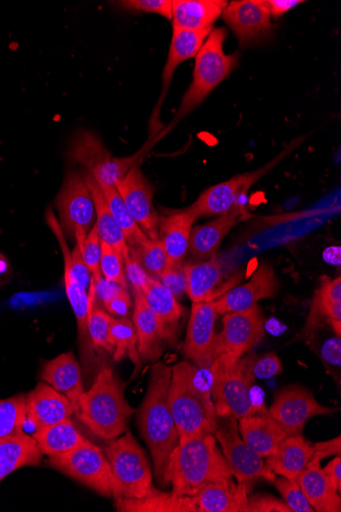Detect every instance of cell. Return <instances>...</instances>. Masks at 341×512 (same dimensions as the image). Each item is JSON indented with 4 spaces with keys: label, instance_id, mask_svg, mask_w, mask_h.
<instances>
[{
    "label": "cell",
    "instance_id": "obj_1",
    "mask_svg": "<svg viewBox=\"0 0 341 512\" xmlns=\"http://www.w3.org/2000/svg\"><path fill=\"white\" fill-rule=\"evenodd\" d=\"M171 371L169 404L179 439L215 435L218 415L211 396L210 369L183 361Z\"/></svg>",
    "mask_w": 341,
    "mask_h": 512
},
{
    "label": "cell",
    "instance_id": "obj_2",
    "mask_svg": "<svg viewBox=\"0 0 341 512\" xmlns=\"http://www.w3.org/2000/svg\"><path fill=\"white\" fill-rule=\"evenodd\" d=\"M171 376L170 366L160 362L153 365L148 393L138 412L141 436L151 450L156 478L164 487L170 483V456L179 443L169 404Z\"/></svg>",
    "mask_w": 341,
    "mask_h": 512
},
{
    "label": "cell",
    "instance_id": "obj_3",
    "mask_svg": "<svg viewBox=\"0 0 341 512\" xmlns=\"http://www.w3.org/2000/svg\"><path fill=\"white\" fill-rule=\"evenodd\" d=\"M168 472L173 492L190 497L211 483L233 477L212 434L179 439Z\"/></svg>",
    "mask_w": 341,
    "mask_h": 512
},
{
    "label": "cell",
    "instance_id": "obj_4",
    "mask_svg": "<svg viewBox=\"0 0 341 512\" xmlns=\"http://www.w3.org/2000/svg\"><path fill=\"white\" fill-rule=\"evenodd\" d=\"M134 411L113 370L104 368L80 397L75 415L95 436L113 441L127 432Z\"/></svg>",
    "mask_w": 341,
    "mask_h": 512
},
{
    "label": "cell",
    "instance_id": "obj_5",
    "mask_svg": "<svg viewBox=\"0 0 341 512\" xmlns=\"http://www.w3.org/2000/svg\"><path fill=\"white\" fill-rule=\"evenodd\" d=\"M210 377L218 417L231 416L235 420H241L269 411L264 404H257L253 400L255 378L250 368V355L242 356L232 363L214 359L210 367Z\"/></svg>",
    "mask_w": 341,
    "mask_h": 512
},
{
    "label": "cell",
    "instance_id": "obj_6",
    "mask_svg": "<svg viewBox=\"0 0 341 512\" xmlns=\"http://www.w3.org/2000/svg\"><path fill=\"white\" fill-rule=\"evenodd\" d=\"M227 31L217 28L207 38L196 57L193 79L180 105L177 120H181L200 106L210 93L237 67L239 55H226L224 43Z\"/></svg>",
    "mask_w": 341,
    "mask_h": 512
},
{
    "label": "cell",
    "instance_id": "obj_7",
    "mask_svg": "<svg viewBox=\"0 0 341 512\" xmlns=\"http://www.w3.org/2000/svg\"><path fill=\"white\" fill-rule=\"evenodd\" d=\"M106 455L117 485L115 499H140L153 491L149 458L130 432L113 440L106 448Z\"/></svg>",
    "mask_w": 341,
    "mask_h": 512
},
{
    "label": "cell",
    "instance_id": "obj_8",
    "mask_svg": "<svg viewBox=\"0 0 341 512\" xmlns=\"http://www.w3.org/2000/svg\"><path fill=\"white\" fill-rule=\"evenodd\" d=\"M55 469L68 475L95 492L116 496L117 485L110 461L104 451L86 440L67 454L50 457Z\"/></svg>",
    "mask_w": 341,
    "mask_h": 512
},
{
    "label": "cell",
    "instance_id": "obj_9",
    "mask_svg": "<svg viewBox=\"0 0 341 512\" xmlns=\"http://www.w3.org/2000/svg\"><path fill=\"white\" fill-rule=\"evenodd\" d=\"M215 437L220 442L230 472L238 483L245 484L251 490L252 485L260 479L275 482L276 475L269 469L263 457L239 436L235 418L218 417Z\"/></svg>",
    "mask_w": 341,
    "mask_h": 512
},
{
    "label": "cell",
    "instance_id": "obj_10",
    "mask_svg": "<svg viewBox=\"0 0 341 512\" xmlns=\"http://www.w3.org/2000/svg\"><path fill=\"white\" fill-rule=\"evenodd\" d=\"M223 324L222 333L216 336L214 359L228 363L252 351L264 335L265 319L258 305L225 314Z\"/></svg>",
    "mask_w": 341,
    "mask_h": 512
},
{
    "label": "cell",
    "instance_id": "obj_11",
    "mask_svg": "<svg viewBox=\"0 0 341 512\" xmlns=\"http://www.w3.org/2000/svg\"><path fill=\"white\" fill-rule=\"evenodd\" d=\"M69 158L85 167L100 185H115L134 166L137 156L113 158L99 137L81 130L74 136Z\"/></svg>",
    "mask_w": 341,
    "mask_h": 512
},
{
    "label": "cell",
    "instance_id": "obj_12",
    "mask_svg": "<svg viewBox=\"0 0 341 512\" xmlns=\"http://www.w3.org/2000/svg\"><path fill=\"white\" fill-rule=\"evenodd\" d=\"M338 410L320 404L309 390L290 386L276 395L269 413L286 436L292 437L302 436L312 417L332 415Z\"/></svg>",
    "mask_w": 341,
    "mask_h": 512
},
{
    "label": "cell",
    "instance_id": "obj_13",
    "mask_svg": "<svg viewBox=\"0 0 341 512\" xmlns=\"http://www.w3.org/2000/svg\"><path fill=\"white\" fill-rule=\"evenodd\" d=\"M61 227L66 235L75 240L76 234L88 235L96 219L92 195L84 176L71 171L57 197Z\"/></svg>",
    "mask_w": 341,
    "mask_h": 512
},
{
    "label": "cell",
    "instance_id": "obj_14",
    "mask_svg": "<svg viewBox=\"0 0 341 512\" xmlns=\"http://www.w3.org/2000/svg\"><path fill=\"white\" fill-rule=\"evenodd\" d=\"M131 216L146 237L159 240L160 216L153 205L154 189L137 166H133L116 184Z\"/></svg>",
    "mask_w": 341,
    "mask_h": 512
},
{
    "label": "cell",
    "instance_id": "obj_15",
    "mask_svg": "<svg viewBox=\"0 0 341 512\" xmlns=\"http://www.w3.org/2000/svg\"><path fill=\"white\" fill-rule=\"evenodd\" d=\"M275 159L269 165L253 172L240 174L216 184L205 191L190 207L197 217L220 216L237 207L238 200L246 195L252 186L279 162Z\"/></svg>",
    "mask_w": 341,
    "mask_h": 512
},
{
    "label": "cell",
    "instance_id": "obj_16",
    "mask_svg": "<svg viewBox=\"0 0 341 512\" xmlns=\"http://www.w3.org/2000/svg\"><path fill=\"white\" fill-rule=\"evenodd\" d=\"M215 301L193 303L184 343L186 357L201 369H210L214 360Z\"/></svg>",
    "mask_w": 341,
    "mask_h": 512
},
{
    "label": "cell",
    "instance_id": "obj_17",
    "mask_svg": "<svg viewBox=\"0 0 341 512\" xmlns=\"http://www.w3.org/2000/svg\"><path fill=\"white\" fill-rule=\"evenodd\" d=\"M222 18L242 46L262 41L274 28L267 0H234Z\"/></svg>",
    "mask_w": 341,
    "mask_h": 512
},
{
    "label": "cell",
    "instance_id": "obj_18",
    "mask_svg": "<svg viewBox=\"0 0 341 512\" xmlns=\"http://www.w3.org/2000/svg\"><path fill=\"white\" fill-rule=\"evenodd\" d=\"M278 281L271 265L263 263L253 273L250 282L226 292L215 301L218 314L246 311L258 302L276 296Z\"/></svg>",
    "mask_w": 341,
    "mask_h": 512
},
{
    "label": "cell",
    "instance_id": "obj_19",
    "mask_svg": "<svg viewBox=\"0 0 341 512\" xmlns=\"http://www.w3.org/2000/svg\"><path fill=\"white\" fill-rule=\"evenodd\" d=\"M27 418L37 429L71 420V401L46 383H39L26 395Z\"/></svg>",
    "mask_w": 341,
    "mask_h": 512
},
{
    "label": "cell",
    "instance_id": "obj_20",
    "mask_svg": "<svg viewBox=\"0 0 341 512\" xmlns=\"http://www.w3.org/2000/svg\"><path fill=\"white\" fill-rule=\"evenodd\" d=\"M142 294L158 322L163 341L175 345L178 339L180 322L184 315V308L157 278H151Z\"/></svg>",
    "mask_w": 341,
    "mask_h": 512
},
{
    "label": "cell",
    "instance_id": "obj_21",
    "mask_svg": "<svg viewBox=\"0 0 341 512\" xmlns=\"http://www.w3.org/2000/svg\"><path fill=\"white\" fill-rule=\"evenodd\" d=\"M242 215L241 208L237 207L204 225L192 227L188 252L200 260H210L215 257L223 240Z\"/></svg>",
    "mask_w": 341,
    "mask_h": 512
},
{
    "label": "cell",
    "instance_id": "obj_22",
    "mask_svg": "<svg viewBox=\"0 0 341 512\" xmlns=\"http://www.w3.org/2000/svg\"><path fill=\"white\" fill-rule=\"evenodd\" d=\"M41 379L71 401L75 414L85 388L80 364L73 353H64L46 362Z\"/></svg>",
    "mask_w": 341,
    "mask_h": 512
},
{
    "label": "cell",
    "instance_id": "obj_23",
    "mask_svg": "<svg viewBox=\"0 0 341 512\" xmlns=\"http://www.w3.org/2000/svg\"><path fill=\"white\" fill-rule=\"evenodd\" d=\"M227 5L226 0H172L173 30L213 28Z\"/></svg>",
    "mask_w": 341,
    "mask_h": 512
},
{
    "label": "cell",
    "instance_id": "obj_24",
    "mask_svg": "<svg viewBox=\"0 0 341 512\" xmlns=\"http://www.w3.org/2000/svg\"><path fill=\"white\" fill-rule=\"evenodd\" d=\"M249 491L245 484L225 479L211 483L193 497L198 512H247Z\"/></svg>",
    "mask_w": 341,
    "mask_h": 512
},
{
    "label": "cell",
    "instance_id": "obj_25",
    "mask_svg": "<svg viewBox=\"0 0 341 512\" xmlns=\"http://www.w3.org/2000/svg\"><path fill=\"white\" fill-rule=\"evenodd\" d=\"M313 454V444L304 437H286L268 456L266 463L275 475L297 480L312 460Z\"/></svg>",
    "mask_w": 341,
    "mask_h": 512
},
{
    "label": "cell",
    "instance_id": "obj_26",
    "mask_svg": "<svg viewBox=\"0 0 341 512\" xmlns=\"http://www.w3.org/2000/svg\"><path fill=\"white\" fill-rule=\"evenodd\" d=\"M197 219L191 207L160 218L159 240L166 250L168 263L183 264L188 253L190 232Z\"/></svg>",
    "mask_w": 341,
    "mask_h": 512
},
{
    "label": "cell",
    "instance_id": "obj_27",
    "mask_svg": "<svg viewBox=\"0 0 341 512\" xmlns=\"http://www.w3.org/2000/svg\"><path fill=\"white\" fill-rule=\"evenodd\" d=\"M133 323L137 333L138 352L144 362L156 361L164 352L163 341L158 322L141 291H135Z\"/></svg>",
    "mask_w": 341,
    "mask_h": 512
},
{
    "label": "cell",
    "instance_id": "obj_28",
    "mask_svg": "<svg viewBox=\"0 0 341 512\" xmlns=\"http://www.w3.org/2000/svg\"><path fill=\"white\" fill-rule=\"evenodd\" d=\"M319 460L312 458L297 482L309 502L319 512H340L341 497L334 485L321 469Z\"/></svg>",
    "mask_w": 341,
    "mask_h": 512
},
{
    "label": "cell",
    "instance_id": "obj_29",
    "mask_svg": "<svg viewBox=\"0 0 341 512\" xmlns=\"http://www.w3.org/2000/svg\"><path fill=\"white\" fill-rule=\"evenodd\" d=\"M238 431L243 441L261 457L270 456L287 437L269 411L241 418Z\"/></svg>",
    "mask_w": 341,
    "mask_h": 512
},
{
    "label": "cell",
    "instance_id": "obj_30",
    "mask_svg": "<svg viewBox=\"0 0 341 512\" xmlns=\"http://www.w3.org/2000/svg\"><path fill=\"white\" fill-rule=\"evenodd\" d=\"M213 30L214 27L199 31L173 30L169 55L163 71L161 103L163 99H165L166 93L178 66L189 59L197 57Z\"/></svg>",
    "mask_w": 341,
    "mask_h": 512
},
{
    "label": "cell",
    "instance_id": "obj_31",
    "mask_svg": "<svg viewBox=\"0 0 341 512\" xmlns=\"http://www.w3.org/2000/svg\"><path fill=\"white\" fill-rule=\"evenodd\" d=\"M43 454L33 437L23 433L0 439V482L24 467H37Z\"/></svg>",
    "mask_w": 341,
    "mask_h": 512
},
{
    "label": "cell",
    "instance_id": "obj_32",
    "mask_svg": "<svg viewBox=\"0 0 341 512\" xmlns=\"http://www.w3.org/2000/svg\"><path fill=\"white\" fill-rule=\"evenodd\" d=\"M184 270L187 277V295L192 303L214 301L219 296L217 289L222 282L223 270L216 258L184 265Z\"/></svg>",
    "mask_w": 341,
    "mask_h": 512
},
{
    "label": "cell",
    "instance_id": "obj_33",
    "mask_svg": "<svg viewBox=\"0 0 341 512\" xmlns=\"http://www.w3.org/2000/svg\"><path fill=\"white\" fill-rule=\"evenodd\" d=\"M84 178L94 201L96 214L94 226L97 234L102 242L125 255L129 251L128 243L123 230L110 211L99 182L87 172L84 174Z\"/></svg>",
    "mask_w": 341,
    "mask_h": 512
},
{
    "label": "cell",
    "instance_id": "obj_34",
    "mask_svg": "<svg viewBox=\"0 0 341 512\" xmlns=\"http://www.w3.org/2000/svg\"><path fill=\"white\" fill-rule=\"evenodd\" d=\"M116 508L123 512H198L194 497L165 493L157 488L140 499L118 498Z\"/></svg>",
    "mask_w": 341,
    "mask_h": 512
},
{
    "label": "cell",
    "instance_id": "obj_35",
    "mask_svg": "<svg viewBox=\"0 0 341 512\" xmlns=\"http://www.w3.org/2000/svg\"><path fill=\"white\" fill-rule=\"evenodd\" d=\"M32 437L41 453L48 457L67 454L87 440L71 420L37 429Z\"/></svg>",
    "mask_w": 341,
    "mask_h": 512
},
{
    "label": "cell",
    "instance_id": "obj_36",
    "mask_svg": "<svg viewBox=\"0 0 341 512\" xmlns=\"http://www.w3.org/2000/svg\"><path fill=\"white\" fill-rule=\"evenodd\" d=\"M95 281L91 277V284L88 290L89 313H88V333L92 347L99 350H105L114 353V345L111 337V328L114 316L97 306L95 294Z\"/></svg>",
    "mask_w": 341,
    "mask_h": 512
},
{
    "label": "cell",
    "instance_id": "obj_37",
    "mask_svg": "<svg viewBox=\"0 0 341 512\" xmlns=\"http://www.w3.org/2000/svg\"><path fill=\"white\" fill-rule=\"evenodd\" d=\"M100 186L110 211L124 232V236L129 248H135L148 242L150 239L146 237L144 232L140 229L134 218L131 216L120 194L118 193L116 186Z\"/></svg>",
    "mask_w": 341,
    "mask_h": 512
},
{
    "label": "cell",
    "instance_id": "obj_38",
    "mask_svg": "<svg viewBox=\"0 0 341 512\" xmlns=\"http://www.w3.org/2000/svg\"><path fill=\"white\" fill-rule=\"evenodd\" d=\"M111 337L114 345V359L119 362L129 357L136 370L140 368L141 359L138 352V339L133 321L127 317L114 318L111 328Z\"/></svg>",
    "mask_w": 341,
    "mask_h": 512
},
{
    "label": "cell",
    "instance_id": "obj_39",
    "mask_svg": "<svg viewBox=\"0 0 341 512\" xmlns=\"http://www.w3.org/2000/svg\"><path fill=\"white\" fill-rule=\"evenodd\" d=\"M26 420V395L0 400V439L23 434Z\"/></svg>",
    "mask_w": 341,
    "mask_h": 512
},
{
    "label": "cell",
    "instance_id": "obj_40",
    "mask_svg": "<svg viewBox=\"0 0 341 512\" xmlns=\"http://www.w3.org/2000/svg\"><path fill=\"white\" fill-rule=\"evenodd\" d=\"M64 281L68 300L77 319L80 340L84 348L92 346L88 333L89 296L88 292L78 285L74 278L65 271Z\"/></svg>",
    "mask_w": 341,
    "mask_h": 512
},
{
    "label": "cell",
    "instance_id": "obj_41",
    "mask_svg": "<svg viewBox=\"0 0 341 512\" xmlns=\"http://www.w3.org/2000/svg\"><path fill=\"white\" fill-rule=\"evenodd\" d=\"M129 250L144 270L154 278L158 279L167 266L168 256L160 240L150 239L145 244Z\"/></svg>",
    "mask_w": 341,
    "mask_h": 512
},
{
    "label": "cell",
    "instance_id": "obj_42",
    "mask_svg": "<svg viewBox=\"0 0 341 512\" xmlns=\"http://www.w3.org/2000/svg\"><path fill=\"white\" fill-rule=\"evenodd\" d=\"M101 271L107 281L127 289L123 254L107 243L102 242Z\"/></svg>",
    "mask_w": 341,
    "mask_h": 512
},
{
    "label": "cell",
    "instance_id": "obj_43",
    "mask_svg": "<svg viewBox=\"0 0 341 512\" xmlns=\"http://www.w3.org/2000/svg\"><path fill=\"white\" fill-rule=\"evenodd\" d=\"M274 483L291 512L315 511L297 480L282 477L276 479Z\"/></svg>",
    "mask_w": 341,
    "mask_h": 512
},
{
    "label": "cell",
    "instance_id": "obj_44",
    "mask_svg": "<svg viewBox=\"0 0 341 512\" xmlns=\"http://www.w3.org/2000/svg\"><path fill=\"white\" fill-rule=\"evenodd\" d=\"M82 255L95 283L103 278L101 271L102 241L95 226L91 228L82 246Z\"/></svg>",
    "mask_w": 341,
    "mask_h": 512
},
{
    "label": "cell",
    "instance_id": "obj_45",
    "mask_svg": "<svg viewBox=\"0 0 341 512\" xmlns=\"http://www.w3.org/2000/svg\"><path fill=\"white\" fill-rule=\"evenodd\" d=\"M116 4L132 13L157 14L172 20V0H123Z\"/></svg>",
    "mask_w": 341,
    "mask_h": 512
},
{
    "label": "cell",
    "instance_id": "obj_46",
    "mask_svg": "<svg viewBox=\"0 0 341 512\" xmlns=\"http://www.w3.org/2000/svg\"><path fill=\"white\" fill-rule=\"evenodd\" d=\"M158 279L175 298L180 299L187 294V277L183 264L167 263Z\"/></svg>",
    "mask_w": 341,
    "mask_h": 512
},
{
    "label": "cell",
    "instance_id": "obj_47",
    "mask_svg": "<svg viewBox=\"0 0 341 512\" xmlns=\"http://www.w3.org/2000/svg\"><path fill=\"white\" fill-rule=\"evenodd\" d=\"M250 368L255 379L267 380L282 372V363L275 353L250 355Z\"/></svg>",
    "mask_w": 341,
    "mask_h": 512
},
{
    "label": "cell",
    "instance_id": "obj_48",
    "mask_svg": "<svg viewBox=\"0 0 341 512\" xmlns=\"http://www.w3.org/2000/svg\"><path fill=\"white\" fill-rule=\"evenodd\" d=\"M127 282H130L133 290L143 291L151 281L152 276L144 270L140 263L133 257L130 250L123 255Z\"/></svg>",
    "mask_w": 341,
    "mask_h": 512
},
{
    "label": "cell",
    "instance_id": "obj_49",
    "mask_svg": "<svg viewBox=\"0 0 341 512\" xmlns=\"http://www.w3.org/2000/svg\"><path fill=\"white\" fill-rule=\"evenodd\" d=\"M247 512H291V510L282 500L266 494H257L249 497Z\"/></svg>",
    "mask_w": 341,
    "mask_h": 512
},
{
    "label": "cell",
    "instance_id": "obj_50",
    "mask_svg": "<svg viewBox=\"0 0 341 512\" xmlns=\"http://www.w3.org/2000/svg\"><path fill=\"white\" fill-rule=\"evenodd\" d=\"M103 304L109 314L120 318L126 317L132 308L130 294L128 290L124 288H121L117 294Z\"/></svg>",
    "mask_w": 341,
    "mask_h": 512
},
{
    "label": "cell",
    "instance_id": "obj_51",
    "mask_svg": "<svg viewBox=\"0 0 341 512\" xmlns=\"http://www.w3.org/2000/svg\"><path fill=\"white\" fill-rule=\"evenodd\" d=\"M314 446V459L321 461L332 455L340 456L341 453V438L340 436L325 442L316 443Z\"/></svg>",
    "mask_w": 341,
    "mask_h": 512
},
{
    "label": "cell",
    "instance_id": "obj_52",
    "mask_svg": "<svg viewBox=\"0 0 341 512\" xmlns=\"http://www.w3.org/2000/svg\"><path fill=\"white\" fill-rule=\"evenodd\" d=\"M321 357L331 365L340 366L341 363V340L332 338L324 343L321 349Z\"/></svg>",
    "mask_w": 341,
    "mask_h": 512
},
{
    "label": "cell",
    "instance_id": "obj_53",
    "mask_svg": "<svg viewBox=\"0 0 341 512\" xmlns=\"http://www.w3.org/2000/svg\"><path fill=\"white\" fill-rule=\"evenodd\" d=\"M301 4H304L302 0H267L272 18H278Z\"/></svg>",
    "mask_w": 341,
    "mask_h": 512
},
{
    "label": "cell",
    "instance_id": "obj_54",
    "mask_svg": "<svg viewBox=\"0 0 341 512\" xmlns=\"http://www.w3.org/2000/svg\"><path fill=\"white\" fill-rule=\"evenodd\" d=\"M338 493L341 491V458L336 456L323 470Z\"/></svg>",
    "mask_w": 341,
    "mask_h": 512
},
{
    "label": "cell",
    "instance_id": "obj_55",
    "mask_svg": "<svg viewBox=\"0 0 341 512\" xmlns=\"http://www.w3.org/2000/svg\"><path fill=\"white\" fill-rule=\"evenodd\" d=\"M324 260L331 265H339L340 264V248L339 247H331L325 250L324 252Z\"/></svg>",
    "mask_w": 341,
    "mask_h": 512
}]
</instances>
